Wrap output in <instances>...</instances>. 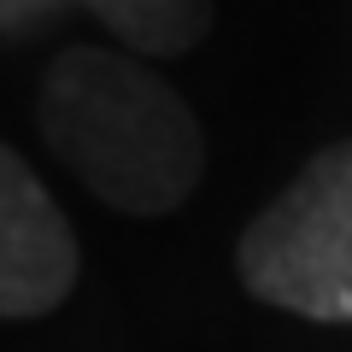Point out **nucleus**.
<instances>
[{
    "label": "nucleus",
    "mask_w": 352,
    "mask_h": 352,
    "mask_svg": "<svg viewBox=\"0 0 352 352\" xmlns=\"http://www.w3.org/2000/svg\"><path fill=\"white\" fill-rule=\"evenodd\" d=\"M76 235L41 176L0 141V317H47L76 288Z\"/></svg>",
    "instance_id": "7ed1b4c3"
},
{
    "label": "nucleus",
    "mask_w": 352,
    "mask_h": 352,
    "mask_svg": "<svg viewBox=\"0 0 352 352\" xmlns=\"http://www.w3.org/2000/svg\"><path fill=\"white\" fill-rule=\"evenodd\" d=\"M241 282L311 323H352V141L323 147L241 235Z\"/></svg>",
    "instance_id": "f03ea898"
},
{
    "label": "nucleus",
    "mask_w": 352,
    "mask_h": 352,
    "mask_svg": "<svg viewBox=\"0 0 352 352\" xmlns=\"http://www.w3.org/2000/svg\"><path fill=\"white\" fill-rule=\"evenodd\" d=\"M88 12L100 18L118 41H129L147 59H176L194 53L212 30L206 0H82Z\"/></svg>",
    "instance_id": "20e7f679"
},
{
    "label": "nucleus",
    "mask_w": 352,
    "mask_h": 352,
    "mask_svg": "<svg viewBox=\"0 0 352 352\" xmlns=\"http://www.w3.org/2000/svg\"><path fill=\"white\" fill-rule=\"evenodd\" d=\"M36 112L53 159L124 217H164L200 188V124L135 53L65 47L41 76Z\"/></svg>",
    "instance_id": "f257e3e1"
}]
</instances>
